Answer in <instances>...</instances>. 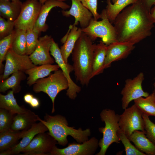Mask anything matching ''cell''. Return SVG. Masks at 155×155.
<instances>
[{"instance_id": "obj_44", "label": "cell", "mask_w": 155, "mask_h": 155, "mask_svg": "<svg viewBox=\"0 0 155 155\" xmlns=\"http://www.w3.org/2000/svg\"><path fill=\"white\" fill-rule=\"evenodd\" d=\"M14 2H18L20 1V0H6Z\"/></svg>"}, {"instance_id": "obj_15", "label": "cell", "mask_w": 155, "mask_h": 155, "mask_svg": "<svg viewBox=\"0 0 155 155\" xmlns=\"http://www.w3.org/2000/svg\"><path fill=\"white\" fill-rule=\"evenodd\" d=\"M53 38L46 35L39 37L38 43L33 52L29 55L33 63L35 65L52 64L55 61L50 53Z\"/></svg>"}, {"instance_id": "obj_8", "label": "cell", "mask_w": 155, "mask_h": 155, "mask_svg": "<svg viewBox=\"0 0 155 155\" xmlns=\"http://www.w3.org/2000/svg\"><path fill=\"white\" fill-rule=\"evenodd\" d=\"M42 5L37 0H27L22 3L19 15L14 22L15 29L33 30Z\"/></svg>"}, {"instance_id": "obj_37", "label": "cell", "mask_w": 155, "mask_h": 155, "mask_svg": "<svg viewBox=\"0 0 155 155\" xmlns=\"http://www.w3.org/2000/svg\"><path fill=\"white\" fill-rule=\"evenodd\" d=\"M82 4L92 13L93 18L96 20L100 18V14L97 11V0H79Z\"/></svg>"}, {"instance_id": "obj_7", "label": "cell", "mask_w": 155, "mask_h": 155, "mask_svg": "<svg viewBox=\"0 0 155 155\" xmlns=\"http://www.w3.org/2000/svg\"><path fill=\"white\" fill-rule=\"evenodd\" d=\"M143 113L134 104L124 109L120 115L119 125L120 129L129 138L135 131H145Z\"/></svg>"}, {"instance_id": "obj_22", "label": "cell", "mask_w": 155, "mask_h": 155, "mask_svg": "<svg viewBox=\"0 0 155 155\" xmlns=\"http://www.w3.org/2000/svg\"><path fill=\"white\" fill-rule=\"evenodd\" d=\"M146 132L134 131L128 138L136 148L146 155H155V145L146 136Z\"/></svg>"}, {"instance_id": "obj_1", "label": "cell", "mask_w": 155, "mask_h": 155, "mask_svg": "<svg viewBox=\"0 0 155 155\" xmlns=\"http://www.w3.org/2000/svg\"><path fill=\"white\" fill-rule=\"evenodd\" d=\"M113 23L117 41L134 44L150 36L154 26L150 12L138 1L124 9Z\"/></svg>"}, {"instance_id": "obj_18", "label": "cell", "mask_w": 155, "mask_h": 155, "mask_svg": "<svg viewBox=\"0 0 155 155\" xmlns=\"http://www.w3.org/2000/svg\"><path fill=\"white\" fill-rule=\"evenodd\" d=\"M58 7L63 10H65L70 7L67 3L63 1L49 0L42 5L40 13L33 30L39 34L41 32H44L48 28L46 21L49 13L54 7Z\"/></svg>"}, {"instance_id": "obj_41", "label": "cell", "mask_w": 155, "mask_h": 155, "mask_svg": "<svg viewBox=\"0 0 155 155\" xmlns=\"http://www.w3.org/2000/svg\"><path fill=\"white\" fill-rule=\"evenodd\" d=\"M151 18L154 23H155V5L151 9L150 11Z\"/></svg>"}, {"instance_id": "obj_33", "label": "cell", "mask_w": 155, "mask_h": 155, "mask_svg": "<svg viewBox=\"0 0 155 155\" xmlns=\"http://www.w3.org/2000/svg\"><path fill=\"white\" fill-rule=\"evenodd\" d=\"M15 115L6 109L0 108V133L11 129Z\"/></svg>"}, {"instance_id": "obj_6", "label": "cell", "mask_w": 155, "mask_h": 155, "mask_svg": "<svg viewBox=\"0 0 155 155\" xmlns=\"http://www.w3.org/2000/svg\"><path fill=\"white\" fill-rule=\"evenodd\" d=\"M100 15L101 20H96L93 18L88 26L82 30L93 41L98 38H100L107 46L117 41L116 32L108 18L105 9L102 11Z\"/></svg>"}, {"instance_id": "obj_14", "label": "cell", "mask_w": 155, "mask_h": 155, "mask_svg": "<svg viewBox=\"0 0 155 155\" xmlns=\"http://www.w3.org/2000/svg\"><path fill=\"white\" fill-rule=\"evenodd\" d=\"M134 44L117 41L107 46L104 69L109 67L113 62L127 58L134 49Z\"/></svg>"}, {"instance_id": "obj_26", "label": "cell", "mask_w": 155, "mask_h": 155, "mask_svg": "<svg viewBox=\"0 0 155 155\" xmlns=\"http://www.w3.org/2000/svg\"><path fill=\"white\" fill-rule=\"evenodd\" d=\"M25 73L22 71L16 72L9 78L0 82V92L4 93L11 89L14 93L19 92L21 90V82L26 78Z\"/></svg>"}, {"instance_id": "obj_30", "label": "cell", "mask_w": 155, "mask_h": 155, "mask_svg": "<svg viewBox=\"0 0 155 155\" xmlns=\"http://www.w3.org/2000/svg\"><path fill=\"white\" fill-rule=\"evenodd\" d=\"M26 30L15 29L11 48L16 53L20 55H26Z\"/></svg>"}, {"instance_id": "obj_20", "label": "cell", "mask_w": 155, "mask_h": 155, "mask_svg": "<svg viewBox=\"0 0 155 155\" xmlns=\"http://www.w3.org/2000/svg\"><path fill=\"white\" fill-rule=\"evenodd\" d=\"M39 118L34 112L27 109L25 113L15 115L11 129L16 131H26L38 121Z\"/></svg>"}, {"instance_id": "obj_29", "label": "cell", "mask_w": 155, "mask_h": 155, "mask_svg": "<svg viewBox=\"0 0 155 155\" xmlns=\"http://www.w3.org/2000/svg\"><path fill=\"white\" fill-rule=\"evenodd\" d=\"M134 101L143 114L155 117V97L153 93L146 97H141Z\"/></svg>"}, {"instance_id": "obj_24", "label": "cell", "mask_w": 155, "mask_h": 155, "mask_svg": "<svg viewBox=\"0 0 155 155\" xmlns=\"http://www.w3.org/2000/svg\"><path fill=\"white\" fill-rule=\"evenodd\" d=\"M22 4L21 1L14 2L0 0V16L7 20L15 22L19 15Z\"/></svg>"}, {"instance_id": "obj_42", "label": "cell", "mask_w": 155, "mask_h": 155, "mask_svg": "<svg viewBox=\"0 0 155 155\" xmlns=\"http://www.w3.org/2000/svg\"><path fill=\"white\" fill-rule=\"evenodd\" d=\"M38 0L42 5H43L44 3L47 1L49 0H56L60 1H64L67 0Z\"/></svg>"}, {"instance_id": "obj_16", "label": "cell", "mask_w": 155, "mask_h": 155, "mask_svg": "<svg viewBox=\"0 0 155 155\" xmlns=\"http://www.w3.org/2000/svg\"><path fill=\"white\" fill-rule=\"evenodd\" d=\"M71 0V5L69 9L62 10V15L67 17L73 16L75 19L73 25L76 26L79 23L82 29L86 28L93 18L92 13L79 0Z\"/></svg>"}, {"instance_id": "obj_13", "label": "cell", "mask_w": 155, "mask_h": 155, "mask_svg": "<svg viewBox=\"0 0 155 155\" xmlns=\"http://www.w3.org/2000/svg\"><path fill=\"white\" fill-rule=\"evenodd\" d=\"M99 146V141L94 137L81 144L73 142L63 148L56 146L50 155H93Z\"/></svg>"}, {"instance_id": "obj_17", "label": "cell", "mask_w": 155, "mask_h": 155, "mask_svg": "<svg viewBox=\"0 0 155 155\" xmlns=\"http://www.w3.org/2000/svg\"><path fill=\"white\" fill-rule=\"evenodd\" d=\"M46 126L42 122L34 124L28 130L26 131L22 140L15 146L6 151L0 153V155L18 154L30 143L34 137L37 134L48 131Z\"/></svg>"}, {"instance_id": "obj_11", "label": "cell", "mask_w": 155, "mask_h": 155, "mask_svg": "<svg viewBox=\"0 0 155 155\" xmlns=\"http://www.w3.org/2000/svg\"><path fill=\"white\" fill-rule=\"evenodd\" d=\"M57 144V141L48 132L40 133L21 153L24 155H50Z\"/></svg>"}, {"instance_id": "obj_10", "label": "cell", "mask_w": 155, "mask_h": 155, "mask_svg": "<svg viewBox=\"0 0 155 155\" xmlns=\"http://www.w3.org/2000/svg\"><path fill=\"white\" fill-rule=\"evenodd\" d=\"M144 79V74L141 72L133 79H127L125 81L124 87L121 92L123 109L127 108L132 101L149 96V93L144 91L142 88V83Z\"/></svg>"}, {"instance_id": "obj_27", "label": "cell", "mask_w": 155, "mask_h": 155, "mask_svg": "<svg viewBox=\"0 0 155 155\" xmlns=\"http://www.w3.org/2000/svg\"><path fill=\"white\" fill-rule=\"evenodd\" d=\"M13 90L5 95L0 94V108L6 109L14 114L25 113L27 109L18 104Z\"/></svg>"}, {"instance_id": "obj_43", "label": "cell", "mask_w": 155, "mask_h": 155, "mask_svg": "<svg viewBox=\"0 0 155 155\" xmlns=\"http://www.w3.org/2000/svg\"><path fill=\"white\" fill-rule=\"evenodd\" d=\"M153 86H154V90L152 93H153L154 95V97H155V82H154V83L153 84Z\"/></svg>"}, {"instance_id": "obj_31", "label": "cell", "mask_w": 155, "mask_h": 155, "mask_svg": "<svg viewBox=\"0 0 155 155\" xmlns=\"http://www.w3.org/2000/svg\"><path fill=\"white\" fill-rule=\"evenodd\" d=\"M15 30L9 35L0 39V68L2 71L3 67V62L5 60V55L8 50L11 48Z\"/></svg>"}, {"instance_id": "obj_38", "label": "cell", "mask_w": 155, "mask_h": 155, "mask_svg": "<svg viewBox=\"0 0 155 155\" xmlns=\"http://www.w3.org/2000/svg\"><path fill=\"white\" fill-rule=\"evenodd\" d=\"M148 11H150L152 6L155 5V0H137Z\"/></svg>"}, {"instance_id": "obj_40", "label": "cell", "mask_w": 155, "mask_h": 155, "mask_svg": "<svg viewBox=\"0 0 155 155\" xmlns=\"http://www.w3.org/2000/svg\"><path fill=\"white\" fill-rule=\"evenodd\" d=\"M34 97L33 95L32 94L29 93H27L24 95V100L26 103L29 104Z\"/></svg>"}, {"instance_id": "obj_39", "label": "cell", "mask_w": 155, "mask_h": 155, "mask_svg": "<svg viewBox=\"0 0 155 155\" xmlns=\"http://www.w3.org/2000/svg\"><path fill=\"white\" fill-rule=\"evenodd\" d=\"M29 105L33 108H38L39 107L40 105L39 101L37 98L34 97Z\"/></svg>"}, {"instance_id": "obj_5", "label": "cell", "mask_w": 155, "mask_h": 155, "mask_svg": "<svg viewBox=\"0 0 155 155\" xmlns=\"http://www.w3.org/2000/svg\"><path fill=\"white\" fill-rule=\"evenodd\" d=\"M69 83L61 70H58L47 77L38 80L33 85V90L35 93L43 92L50 98L52 103V113L55 111L54 102L59 93L68 89Z\"/></svg>"}, {"instance_id": "obj_19", "label": "cell", "mask_w": 155, "mask_h": 155, "mask_svg": "<svg viewBox=\"0 0 155 155\" xmlns=\"http://www.w3.org/2000/svg\"><path fill=\"white\" fill-rule=\"evenodd\" d=\"M69 28L68 33L61 40L63 44L60 48L63 60L66 63H68V58L82 33V28H78L76 26L70 25Z\"/></svg>"}, {"instance_id": "obj_12", "label": "cell", "mask_w": 155, "mask_h": 155, "mask_svg": "<svg viewBox=\"0 0 155 155\" xmlns=\"http://www.w3.org/2000/svg\"><path fill=\"white\" fill-rule=\"evenodd\" d=\"M50 52L51 55L54 57L55 61L61 68L68 81L69 85L67 90V95L71 99H75L77 96V93L81 91V88L76 84L71 79L70 74L73 71V65L64 61L60 48L53 38L52 40Z\"/></svg>"}, {"instance_id": "obj_3", "label": "cell", "mask_w": 155, "mask_h": 155, "mask_svg": "<svg viewBox=\"0 0 155 155\" xmlns=\"http://www.w3.org/2000/svg\"><path fill=\"white\" fill-rule=\"evenodd\" d=\"M38 121L46 126L48 133L57 141L58 144L62 146L67 144L68 135L71 136L77 142L81 144L88 140V137L91 135L89 128L83 130L81 128L77 129H74V127L69 126L66 118L60 115L51 116L46 113L44 120L39 117Z\"/></svg>"}, {"instance_id": "obj_9", "label": "cell", "mask_w": 155, "mask_h": 155, "mask_svg": "<svg viewBox=\"0 0 155 155\" xmlns=\"http://www.w3.org/2000/svg\"><path fill=\"white\" fill-rule=\"evenodd\" d=\"M5 60L3 74L1 78L2 81L16 72L22 71L25 72L26 71L36 66L33 63L29 55L18 54L11 48L7 51Z\"/></svg>"}, {"instance_id": "obj_45", "label": "cell", "mask_w": 155, "mask_h": 155, "mask_svg": "<svg viewBox=\"0 0 155 155\" xmlns=\"http://www.w3.org/2000/svg\"><path fill=\"white\" fill-rule=\"evenodd\" d=\"M111 0V1H112L113 3H114L117 1V0Z\"/></svg>"}, {"instance_id": "obj_23", "label": "cell", "mask_w": 155, "mask_h": 155, "mask_svg": "<svg viewBox=\"0 0 155 155\" xmlns=\"http://www.w3.org/2000/svg\"><path fill=\"white\" fill-rule=\"evenodd\" d=\"M106 47L102 40L97 44H94L92 78L103 73L105 69Z\"/></svg>"}, {"instance_id": "obj_32", "label": "cell", "mask_w": 155, "mask_h": 155, "mask_svg": "<svg viewBox=\"0 0 155 155\" xmlns=\"http://www.w3.org/2000/svg\"><path fill=\"white\" fill-rule=\"evenodd\" d=\"M117 134L124 147L126 155H146L131 144L129 139L120 129L118 131Z\"/></svg>"}, {"instance_id": "obj_25", "label": "cell", "mask_w": 155, "mask_h": 155, "mask_svg": "<svg viewBox=\"0 0 155 155\" xmlns=\"http://www.w3.org/2000/svg\"><path fill=\"white\" fill-rule=\"evenodd\" d=\"M26 131H16L11 129L0 133V153L11 148L18 144Z\"/></svg>"}, {"instance_id": "obj_2", "label": "cell", "mask_w": 155, "mask_h": 155, "mask_svg": "<svg viewBox=\"0 0 155 155\" xmlns=\"http://www.w3.org/2000/svg\"><path fill=\"white\" fill-rule=\"evenodd\" d=\"M94 49L93 41L82 32L71 53L76 79L82 85H88L92 78Z\"/></svg>"}, {"instance_id": "obj_28", "label": "cell", "mask_w": 155, "mask_h": 155, "mask_svg": "<svg viewBox=\"0 0 155 155\" xmlns=\"http://www.w3.org/2000/svg\"><path fill=\"white\" fill-rule=\"evenodd\" d=\"M137 1V0H117L113 3L111 0H107L105 10L110 22L113 24L116 17L124 9Z\"/></svg>"}, {"instance_id": "obj_35", "label": "cell", "mask_w": 155, "mask_h": 155, "mask_svg": "<svg viewBox=\"0 0 155 155\" xmlns=\"http://www.w3.org/2000/svg\"><path fill=\"white\" fill-rule=\"evenodd\" d=\"M142 117L146 136L155 145V124L150 120L149 116L143 113Z\"/></svg>"}, {"instance_id": "obj_34", "label": "cell", "mask_w": 155, "mask_h": 155, "mask_svg": "<svg viewBox=\"0 0 155 155\" xmlns=\"http://www.w3.org/2000/svg\"><path fill=\"white\" fill-rule=\"evenodd\" d=\"M39 34L33 30H26V55H30L36 49L38 41Z\"/></svg>"}, {"instance_id": "obj_36", "label": "cell", "mask_w": 155, "mask_h": 155, "mask_svg": "<svg viewBox=\"0 0 155 155\" xmlns=\"http://www.w3.org/2000/svg\"><path fill=\"white\" fill-rule=\"evenodd\" d=\"M15 26L14 22L9 20H6L5 18L0 16V39L8 36L14 30Z\"/></svg>"}, {"instance_id": "obj_21", "label": "cell", "mask_w": 155, "mask_h": 155, "mask_svg": "<svg viewBox=\"0 0 155 155\" xmlns=\"http://www.w3.org/2000/svg\"><path fill=\"white\" fill-rule=\"evenodd\" d=\"M59 68L57 64H44L36 66L25 71L28 75L27 84L29 86L33 85L38 80L49 75L52 72L57 70Z\"/></svg>"}, {"instance_id": "obj_4", "label": "cell", "mask_w": 155, "mask_h": 155, "mask_svg": "<svg viewBox=\"0 0 155 155\" xmlns=\"http://www.w3.org/2000/svg\"><path fill=\"white\" fill-rule=\"evenodd\" d=\"M101 119L104 122L105 126L98 128L103 134V137L99 141L100 149L96 155H105L109 147L113 143H120V140L117 133L120 129L119 125L120 115L113 110L106 108L100 114Z\"/></svg>"}]
</instances>
